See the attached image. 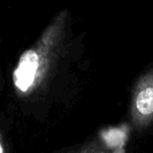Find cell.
I'll use <instances>...</instances> for the list:
<instances>
[{
	"label": "cell",
	"instance_id": "3957f363",
	"mask_svg": "<svg viewBox=\"0 0 153 153\" xmlns=\"http://www.w3.org/2000/svg\"><path fill=\"white\" fill-rule=\"evenodd\" d=\"M74 153H109V151L99 140H90L80 147Z\"/></svg>",
	"mask_w": 153,
	"mask_h": 153
},
{
	"label": "cell",
	"instance_id": "7a4b0ae2",
	"mask_svg": "<svg viewBox=\"0 0 153 153\" xmlns=\"http://www.w3.org/2000/svg\"><path fill=\"white\" fill-rule=\"evenodd\" d=\"M129 119L140 133L153 127V63L134 80L130 91Z\"/></svg>",
	"mask_w": 153,
	"mask_h": 153
},
{
	"label": "cell",
	"instance_id": "6da1fadb",
	"mask_svg": "<svg viewBox=\"0 0 153 153\" xmlns=\"http://www.w3.org/2000/svg\"><path fill=\"white\" fill-rule=\"evenodd\" d=\"M69 10L58 12L36 41L18 57L10 74V90L23 107L44 106L63 92L72 65L84 51Z\"/></svg>",
	"mask_w": 153,
	"mask_h": 153
},
{
	"label": "cell",
	"instance_id": "277c9868",
	"mask_svg": "<svg viewBox=\"0 0 153 153\" xmlns=\"http://www.w3.org/2000/svg\"><path fill=\"white\" fill-rule=\"evenodd\" d=\"M0 153H10L9 147H7V142L5 140L3 132H1V136H0Z\"/></svg>",
	"mask_w": 153,
	"mask_h": 153
}]
</instances>
